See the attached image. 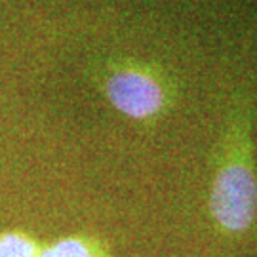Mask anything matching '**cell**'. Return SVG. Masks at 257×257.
<instances>
[{
  "mask_svg": "<svg viewBox=\"0 0 257 257\" xmlns=\"http://www.w3.org/2000/svg\"><path fill=\"white\" fill-rule=\"evenodd\" d=\"M40 246L37 236L27 230H0V257H38Z\"/></svg>",
  "mask_w": 257,
  "mask_h": 257,
  "instance_id": "cell-4",
  "label": "cell"
},
{
  "mask_svg": "<svg viewBox=\"0 0 257 257\" xmlns=\"http://www.w3.org/2000/svg\"><path fill=\"white\" fill-rule=\"evenodd\" d=\"M253 110L246 90L232 95L213 158L210 215L225 236L246 234L257 219V174L253 158Z\"/></svg>",
  "mask_w": 257,
  "mask_h": 257,
  "instance_id": "cell-1",
  "label": "cell"
},
{
  "mask_svg": "<svg viewBox=\"0 0 257 257\" xmlns=\"http://www.w3.org/2000/svg\"><path fill=\"white\" fill-rule=\"evenodd\" d=\"M38 257H112V253L103 238L88 232H76L42 244Z\"/></svg>",
  "mask_w": 257,
  "mask_h": 257,
  "instance_id": "cell-3",
  "label": "cell"
},
{
  "mask_svg": "<svg viewBox=\"0 0 257 257\" xmlns=\"http://www.w3.org/2000/svg\"><path fill=\"white\" fill-rule=\"evenodd\" d=\"M97 88L110 107L141 124H155L174 107L177 88L160 67L136 59L110 61L97 74Z\"/></svg>",
  "mask_w": 257,
  "mask_h": 257,
  "instance_id": "cell-2",
  "label": "cell"
}]
</instances>
